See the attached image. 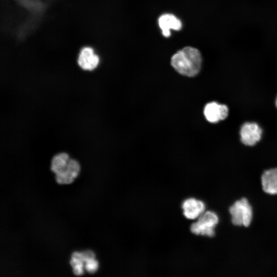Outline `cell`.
Wrapping results in <instances>:
<instances>
[{
    "label": "cell",
    "instance_id": "cell-1",
    "mask_svg": "<svg viewBox=\"0 0 277 277\" xmlns=\"http://www.w3.org/2000/svg\"><path fill=\"white\" fill-rule=\"evenodd\" d=\"M171 64L180 74L193 77L196 75L201 70V54L197 49L186 47L172 56Z\"/></svg>",
    "mask_w": 277,
    "mask_h": 277
},
{
    "label": "cell",
    "instance_id": "cell-2",
    "mask_svg": "<svg viewBox=\"0 0 277 277\" xmlns=\"http://www.w3.org/2000/svg\"><path fill=\"white\" fill-rule=\"evenodd\" d=\"M231 222L236 226L248 227L251 223L253 212L252 207L246 198L235 201L229 208Z\"/></svg>",
    "mask_w": 277,
    "mask_h": 277
},
{
    "label": "cell",
    "instance_id": "cell-3",
    "mask_svg": "<svg viewBox=\"0 0 277 277\" xmlns=\"http://www.w3.org/2000/svg\"><path fill=\"white\" fill-rule=\"evenodd\" d=\"M218 222V216L214 212H204L199 217L198 220L191 225L190 230L196 235L212 237L215 234L214 229Z\"/></svg>",
    "mask_w": 277,
    "mask_h": 277
},
{
    "label": "cell",
    "instance_id": "cell-4",
    "mask_svg": "<svg viewBox=\"0 0 277 277\" xmlns=\"http://www.w3.org/2000/svg\"><path fill=\"white\" fill-rule=\"evenodd\" d=\"M241 141L244 145H254L261 138L262 130L255 123H245L240 130Z\"/></svg>",
    "mask_w": 277,
    "mask_h": 277
},
{
    "label": "cell",
    "instance_id": "cell-5",
    "mask_svg": "<svg viewBox=\"0 0 277 277\" xmlns=\"http://www.w3.org/2000/svg\"><path fill=\"white\" fill-rule=\"evenodd\" d=\"M80 169L78 161L70 158L67 164L55 173L56 180L59 184L71 183L78 175Z\"/></svg>",
    "mask_w": 277,
    "mask_h": 277
},
{
    "label": "cell",
    "instance_id": "cell-6",
    "mask_svg": "<svg viewBox=\"0 0 277 277\" xmlns=\"http://www.w3.org/2000/svg\"><path fill=\"white\" fill-rule=\"evenodd\" d=\"M228 112V108L226 105L220 104L215 102L207 104L204 109V114L206 120L212 123L225 119Z\"/></svg>",
    "mask_w": 277,
    "mask_h": 277
},
{
    "label": "cell",
    "instance_id": "cell-7",
    "mask_svg": "<svg viewBox=\"0 0 277 277\" xmlns=\"http://www.w3.org/2000/svg\"><path fill=\"white\" fill-rule=\"evenodd\" d=\"M184 215L188 219L194 220L204 212L205 203L199 200L191 197L185 200L182 203Z\"/></svg>",
    "mask_w": 277,
    "mask_h": 277
},
{
    "label": "cell",
    "instance_id": "cell-8",
    "mask_svg": "<svg viewBox=\"0 0 277 277\" xmlns=\"http://www.w3.org/2000/svg\"><path fill=\"white\" fill-rule=\"evenodd\" d=\"M99 63L98 56L94 53L92 48H84L81 51L77 63L84 70L92 71L97 67Z\"/></svg>",
    "mask_w": 277,
    "mask_h": 277
},
{
    "label": "cell",
    "instance_id": "cell-9",
    "mask_svg": "<svg viewBox=\"0 0 277 277\" xmlns=\"http://www.w3.org/2000/svg\"><path fill=\"white\" fill-rule=\"evenodd\" d=\"M263 190L270 194H277V168L265 171L261 177Z\"/></svg>",
    "mask_w": 277,
    "mask_h": 277
},
{
    "label": "cell",
    "instance_id": "cell-10",
    "mask_svg": "<svg viewBox=\"0 0 277 277\" xmlns=\"http://www.w3.org/2000/svg\"><path fill=\"white\" fill-rule=\"evenodd\" d=\"M159 24L165 37L170 35V29L179 30L181 29L182 23L174 15L170 14L162 15L159 19Z\"/></svg>",
    "mask_w": 277,
    "mask_h": 277
},
{
    "label": "cell",
    "instance_id": "cell-11",
    "mask_svg": "<svg viewBox=\"0 0 277 277\" xmlns=\"http://www.w3.org/2000/svg\"><path fill=\"white\" fill-rule=\"evenodd\" d=\"M83 262L81 253L77 252L73 253L70 264L73 267V272L75 275H80L83 274Z\"/></svg>",
    "mask_w": 277,
    "mask_h": 277
},
{
    "label": "cell",
    "instance_id": "cell-12",
    "mask_svg": "<svg viewBox=\"0 0 277 277\" xmlns=\"http://www.w3.org/2000/svg\"><path fill=\"white\" fill-rule=\"evenodd\" d=\"M85 268L86 270L90 273L95 272L98 268V262L95 259H92L86 262Z\"/></svg>",
    "mask_w": 277,
    "mask_h": 277
},
{
    "label": "cell",
    "instance_id": "cell-13",
    "mask_svg": "<svg viewBox=\"0 0 277 277\" xmlns=\"http://www.w3.org/2000/svg\"><path fill=\"white\" fill-rule=\"evenodd\" d=\"M275 103H276V107H277V97H276V102H275Z\"/></svg>",
    "mask_w": 277,
    "mask_h": 277
}]
</instances>
